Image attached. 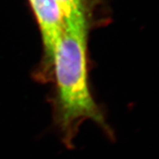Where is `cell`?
I'll use <instances>...</instances> for the list:
<instances>
[{"label":"cell","instance_id":"cell-3","mask_svg":"<svg viewBox=\"0 0 159 159\" xmlns=\"http://www.w3.org/2000/svg\"><path fill=\"white\" fill-rule=\"evenodd\" d=\"M53 2L58 7L64 25L89 21L84 0H53Z\"/></svg>","mask_w":159,"mask_h":159},{"label":"cell","instance_id":"cell-1","mask_svg":"<svg viewBox=\"0 0 159 159\" xmlns=\"http://www.w3.org/2000/svg\"><path fill=\"white\" fill-rule=\"evenodd\" d=\"M88 34L89 21L66 24L53 53L57 122L67 143L86 119L107 127L89 85Z\"/></svg>","mask_w":159,"mask_h":159},{"label":"cell","instance_id":"cell-2","mask_svg":"<svg viewBox=\"0 0 159 159\" xmlns=\"http://www.w3.org/2000/svg\"><path fill=\"white\" fill-rule=\"evenodd\" d=\"M42 35L44 57L49 67H52L53 53L64 28V21L53 0H29Z\"/></svg>","mask_w":159,"mask_h":159}]
</instances>
